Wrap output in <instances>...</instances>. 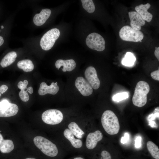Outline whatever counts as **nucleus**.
Masks as SVG:
<instances>
[{
	"instance_id": "1",
	"label": "nucleus",
	"mask_w": 159,
	"mask_h": 159,
	"mask_svg": "<svg viewBox=\"0 0 159 159\" xmlns=\"http://www.w3.org/2000/svg\"><path fill=\"white\" fill-rule=\"evenodd\" d=\"M102 126L106 132L110 135L118 133L120 125L117 117L112 111L107 110L103 113L101 118Z\"/></svg>"
},
{
	"instance_id": "2",
	"label": "nucleus",
	"mask_w": 159,
	"mask_h": 159,
	"mask_svg": "<svg viewBox=\"0 0 159 159\" xmlns=\"http://www.w3.org/2000/svg\"><path fill=\"white\" fill-rule=\"evenodd\" d=\"M150 90L149 85L146 82L143 81L138 82L132 98L134 105L139 107L144 106L147 102V95Z\"/></svg>"
},
{
	"instance_id": "3",
	"label": "nucleus",
	"mask_w": 159,
	"mask_h": 159,
	"mask_svg": "<svg viewBox=\"0 0 159 159\" xmlns=\"http://www.w3.org/2000/svg\"><path fill=\"white\" fill-rule=\"evenodd\" d=\"M33 141L36 146L45 155L54 157L57 155L58 150L56 145L47 139L37 136L34 138Z\"/></svg>"
},
{
	"instance_id": "4",
	"label": "nucleus",
	"mask_w": 159,
	"mask_h": 159,
	"mask_svg": "<svg viewBox=\"0 0 159 159\" xmlns=\"http://www.w3.org/2000/svg\"><path fill=\"white\" fill-rule=\"evenodd\" d=\"M119 35L123 40L134 42L141 41L144 37L141 31L135 30L128 25L122 27L120 30Z\"/></svg>"
},
{
	"instance_id": "5",
	"label": "nucleus",
	"mask_w": 159,
	"mask_h": 159,
	"mask_svg": "<svg viewBox=\"0 0 159 159\" xmlns=\"http://www.w3.org/2000/svg\"><path fill=\"white\" fill-rule=\"evenodd\" d=\"M60 35L59 30L56 28L48 31L41 39L40 44L42 48L45 51L50 50L53 47Z\"/></svg>"
},
{
	"instance_id": "6",
	"label": "nucleus",
	"mask_w": 159,
	"mask_h": 159,
	"mask_svg": "<svg viewBox=\"0 0 159 159\" xmlns=\"http://www.w3.org/2000/svg\"><path fill=\"white\" fill-rule=\"evenodd\" d=\"M86 43L90 48L98 51H102L105 49V42L103 38L100 34L93 32L87 36Z\"/></svg>"
},
{
	"instance_id": "7",
	"label": "nucleus",
	"mask_w": 159,
	"mask_h": 159,
	"mask_svg": "<svg viewBox=\"0 0 159 159\" xmlns=\"http://www.w3.org/2000/svg\"><path fill=\"white\" fill-rule=\"evenodd\" d=\"M42 118L45 123L54 125L60 123L63 120V116L62 113L59 110L49 109L43 113Z\"/></svg>"
},
{
	"instance_id": "8",
	"label": "nucleus",
	"mask_w": 159,
	"mask_h": 159,
	"mask_svg": "<svg viewBox=\"0 0 159 159\" xmlns=\"http://www.w3.org/2000/svg\"><path fill=\"white\" fill-rule=\"evenodd\" d=\"M18 110V107L16 104L10 103L6 100L0 101V117L14 116L17 114Z\"/></svg>"
},
{
	"instance_id": "9",
	"label": "nucleus",
	"mask_w": 159,
	"mask_h": 159,
	"mask_svg": "<svg viewBox=\"0 0 159 159\" xmlns=\"http://www.w3.org/2000/svg\"><path fill=\"white\" fill-rule=\"evenodd\" d=\"M85 76L87 81L95 90L98 89L100 86V81L95 68L92 66L87 67L85 72Z\"/></svg>"
},
{
	"instance_id": "10",
	"label": "nucleus",
	"mask_w": 159,
	"mask_h": 159,
	"mask_svg": "<svg viewBox=\"0 0 159 159\" xmlns=\"http://www.w3.org/2000/svg\"><path fill=\"white\" fill-rule=\"evenodd\" d=\"M75 85L81 94L84 96H89L93 92V88L83 77H79L77 78L75 81Z\"/></svg>"
},
{
	"instance_id": "11",
	"label": "nucleus",
	"mask_w": 159,
	"mask_h": 159,
	"mask_svg": "<svg viewBox=\"0 0 159 159\" xmlns=\"http://www.w3.org/2000/svg\"><path fill=\"white\" fill-rule=\"evenodd\" d=\"M102 138L103 135L100 130H97L94 132L90 133L86 137V145L87 148L89 149H93Z\"/></svg>"
},
{
	"instance_id": "12",
	"label": "nucleus",
	"mask_w": 159,
	"mask_h": 159,
	"mask_svg": "<svg viewBox=\"0 0 159 159\" xmlns=\"http://www.w3.org/2000/svg\"><path fill=\"white\" fill-rule=\"evenodd\" d=\"M59 90L57 82H52L49 86H48L45 82H42L40 85L38 92L40 95H45L47 94L54 95L58 92Z\"/></svg>"
},
{
	"instance_id": "13",
	"label": "nucleus",
	"mask_w": 159,
	"mask_h": 159,
	"mask_svg": "<svg viewBox=\"0 0 159 159\" xmlns=\"http://www.w3.org/2000/svg\"><path fill=\"white\" fill-rule=\"evenodd\" d=\"M128 15L131 27L135 30L140 31L141 29V27L145 24V21L136 11L129 12Z\"/></svg>"
},
{
	"instance_id": "14",
	"label": "nucleus",
	"mask_w": 159,
	"mask_h": 159,
	"mask_svg": "<svg viewBox=\"0 0 159 159\" xmlns=\"http://www.w3.org/2000/svg\"><path fill=\"white\" fill-rule=\"evenodd\" d=\"M51 11L49 9H42L39 14H36L34 17L33 21L37 26L43 25L50 16Z\"/></svg>"
},
{
	"instance_id": "15",
	"label": "nucleus",
	"mask_w": 159,
	"mask_h": 159,
	"mask_svg": "<svg viewBox=\"0 0 159 159\" xmlns=\"http://www.w3.org/2000/svg\"><path fill=\"white\" fill-rule=\"evenodd\" d=\"M150 6L151 5L149 3L145 4H141L136 6L135 9L144 21L150 22L153 17L152 14L148 11V10Z\"/></svg>"
},
{
	"instance_id": "16",
	"label": "nucleus",
	"mask_w": 159,
	"mask_h": 159,
	"mask_svg": "<svg viewBox=\"0 0 159 159\" xmlns=\"http://www.w3.org/2000/svg\"><path fill=\"white\" fill-rule=\"evenodd\" d=\"M55 65L58 69H59L61 67L63 66L62 71L66 72L72 71L76 67V64L74 60L72 59L66 60L59 59L56 61Z\"/></svg>"
},
{
	"instance_id": "17",
	"label": "nucleus",
	"mask_w": 159,
	"mask_h": 159,
	"mask_svg": "<svg viewBox=\"0 0 159 159\" xmlns=\"http://www.w3.org/2000/svg\"><path fill=\"white\" fill-rule=\"evenodd\" d=\"M63 134L65 138L70 142L73 147L77 148L82 147V140L79 139L75 138L74 135L69 129H65L64 131Z\"/></svg>"
},
{
	"instance_id": "18",
	"label": "nucleus",
	"mask_w": 159,
	"mask_h": 159,
	"mask_svg": "<svg viewBox=\"0 0 159 159\" xmlns=\"http://www.w3.org/2000/svg\"><path fill=\"white\" fill-rule=\"evenodd\" d=\"M17 56L16 53L14 51L9 52L1 60L0 63L1 66L3 68L9 66L15 61Z\"/></svg>"
},
{
	"instance_id": "19",
	"label": "nucleus",
	"mask_w": 159,
	"mask_h": 159,
	"mask_svg": "<svg viewBox=\"0 0 159 159\" xmlns=\"http://www.w3.org/2000/svg\"><path fill=\"white\" fill-rule=\"evenodd\" d=\"M18 67L25 72L32 71L34 68L32 61L29 59H25L19 61L17 63Z\"/></svg>"
},
{
	"instance_id": "20",
	"label": "nucleus",
	"mask_w": 159,
	"mask_h": 159,
	"mask_svg": "<svg viewBox=\"0 0 159 159\" xmlns=\"http://www.w3.org/2000/svg\"><path fill=\"white\" fill-rule=\"evenodd\" d=\"M68 127L73 135L78 139L81 138L85 134L83 131L75 122H70L68 125Z\"/></svg>"
},
{
	"instance_id": "21",
	"label": "nucleus",
	"mask_w": 159,
	"mask_h": 159,
	"mask_svg": "<svg viewBox=\"0 0 159 159\" xmlns=\"http://www.w3.org/2000/svg\"><path fill=\"white\" fill-rule=\"evenodd\" d=\"M14 148V143L12 140H4L0 145V151L3 153H9Z\"/></svg>"
},
{
	"instance_id": "22",
	"label": "nucleus",
	"mask_w": 159,
	"mask_h": 159,
	"mask_svg": "<svg viewBox=\"0 0 159 159\" xmlns=\"http://www.w3.org/2000/svg\"><path fill=\"white\" fill-rule=\"evenodd\" d=\"M147 146L152 156L156 159H159V149L158 146L151 141L147 142Z\"/></svg>"
},
{
	"instance_id": "23",
	"label": "nucleus",
	"mask_w": 159,
	"mask_h": 159,
	"mask_svg": "<svg viewBox=\"0 0 159 159\" xmlns=\"http://www.w3.org/2000/svg\"><path fill=\"white\" fill-rule=\"evenodd\" d=\"M136 60V58L133 54L130 52H127L124 57L122 59V64L126 66H131L133 65Z\"/></svg>"
},
{
	"instance_id": "24",
	"label": "nucleus",
	"mask_w": 159,
	"mask_h": 159,
	"mask_svg": "<svg viewBox=\"0 0 159 159\" xmlns=\"http://www.w3.org/2000/svg\"><path fill=\"white\" fill-rule=\"evenodd\" d=\"M82 6L84 9L88 13L93 12L95 9V7L92 0H81Z\"/></svg>"
},
{
	"instance_id": "25",
	"label": "nucleus",
	"mask_w": 159,
	"mask_h": 159,
	"mask_svg": "<svg viewBox=\"0 0 159 159\" xmlns=\"http://www.w3.org/2000/svg\"><path fill=\"white\" fill-rule=\"evenodd\" d=\"M128 93L126 92H123L116 94L113 96L112 99L114 101L119 102L128 98Z\"/></svg>"
},
{
	"instance_id": "26",
	"label": "nucleus",
	"mask_w": 159,
	"mask_h": 159,
	"mask_svg": "<svg viewBox=\"0 0 159 159\" xmlns=\"http://www.w3.org/2000/svg\"><path fill=\"white\" fill-rule=\"evenodd\" d=\"M27 90H21L19 92V95L21 99L23 101L26 102L29 100V96Z\"/></svg>"
},
{
	"instance_id": "27",
	"label": "nucleus",
	"mask_w": 159,
	"mask_h": 159,
	"mask_svg": "<svg viewBox=\"0 0 159 159\" xmlns=\"http://www.w3.org/2000/svg\"><path fill=\"white\" fill-rule=\"evenodd\" d=\"M101 159H111V156L109 152L106 150H103L101 153Z\"/></svg>"
},
{
	"instance_id": "28",
	"label": "nucleus",
	"mask_w": 159,
	"mask_h": 159,
	"mask_svg": "<svg viewBox=\"0 0 159 159\" xmlns=\"http://www.w3.org/2000/svg\"><path fill=\"white\" fill-rule=\"evenodd\" d=\"M150 75L153 79L159 81V70H157L152 72Z\"/></svg>"
},
{
	"instance_id": "29",
	"label": "nucleus",
	"mask_w": 159,
	"mask_h": 159,
	"mask_svg": "<svg viewBox=\"0 0 159 159\" xmlns=\"http://www.w3.org/2000/svg\"><path fill=\"white\" fill-rule=\"evenodd\" d=\"M141 138L140 136L137 137L135 140V146L136 148H139L141 146Z\"/></svg>"
},
{
	"instance_id": "30",
	"label": "nucleus",
	"mask_w": 159,
	"mask_h": 159,
	"mask_svg": "<svg viewBox=\"0 0 159 159\" xmlns=\"http://www.w3.org/2000/svg\"><path fill=\"white\" fill-rule=\"evenodd\" d=\"M129 138V135L128 133H126L125 134L124 136L122 137L121 140V142L123 144L126 143L128 140Z\"/></svg>"
},
{
	"instance_id": "31",
	"label": "nucleus",
	"mask_w": 159,
	"mask_h": 159,
	"mask_svg": "<svg viewBox=\"0 0 159 159\" xmlns=\"http://www.w3.org/2000/svg\"><path fill=\"white\" fill-rule=\"evenodd\" d=\"M18 88L21 90H25L27 89L26 86L25 85L22 81H20L19 82L17 85Z\"/></svg>"
},
{
	"instance_id": "32",
	"label": "nucleus",
	"mask_w": 159,
	"mask_h": 159,
	"mask_svg": "<svg viewBox=\"0 0 159 159\" xmlns=\"http://www.w3.org/2000/svg\"><path fill=\"white\" fill-rule=\"evenodd\" d=\"M8 87L6 85H3L0 87V91L1 94H3L8 89Z\"/></svg>"
},
{
	"instance_id": "33",
	"label": "nucleus",
	"mask_w": 159,
	"mask_h": 159,
	"mask_svg": "<svg viewBox=\"0 0 159 159\" xmlns=\"http://www.w3.org/2000/svg\"><path fill=\"white\" fill-rule=\"evenodd\" d=\"M154 54L155 56L157 58L158 61H159V47L156 49L155 51Z\"/></svg>"
},
{
	"instance_id": "34",
	"label": "nucleus",
	"mask_w": 159,
	"mask_h": 159,
	"mask_svg": "<svg viewBox=\"0 0 159 159\" xmlns=\"http://www.w3.org/2000/svg\"><path fill=\"white\" fill-rule=\"evenodd\" d=\"M27 91H28L29 93L30 94H32L33 93V87H29L27 88Z\"/></svg>"
},
{
	"instance_id": "35",
	"label": "nucleus",
	"mask_w": 159,
	"mask_h": 159,
	"mask_svg": "<svg viewBox=\"0 0 159 159\" xmlns=\"http://www.w3.org/2000/svg\"><path fill=\"white\" fill-rule=\"evenodd\" d=\"M4 42V40L3 37L1 36H0V46H1L3 44Z\"/></svg>"
},
{
	"instance_id": "36",
	"label": "nucleus",
	"mask_w": 159,
	"mask_h": 159,
	"mask_svg": "<svg viewBox=\"0 0 159 159\" xmlns=\"http://www.w3.org/2000/svg\"><path fill=\"white\" fill-rule=\"evenodd\" d=\"M4 139L2 135L0 133V145L3 142Z\"/></svg>"
},
{
	"instance_id": "37",
	"label": "nucleus",
	"mask_w": 159,
	"mask_h": 159,
	"mask_svg": "<svg viewBox=\"0 0 159 159\" xmlns=\"http://www.w3.org/2000/svg\"><path fill=\"white\" fill-rule=\"evenodd\" d=\"M23 82L24 84L26 86H27L28 84V81L26 80H24Z\"/></svg>"
},
{
	"instance_id": "38",
	"label": "nucleus",
	"mask_w": 159,
	"mask_h": 159,
	"mask_svg": "<svg viewBox=\"0 0 159 159\" xmlns=\"http://www.w3.org/2000/svg\"><path fill=\"white\" fill-rule=\"evenodd\" d=\"M73 159H84L80 157H76L74 158Z\"/></svg>"
},
{
	"instance_id": "39",
	"label": "nucleus",
	"mask_w": 159,
	"mask_h": 159,
	"mask_svg": "<svg viewBox=\"0 0 159 159\" xmlns=\"http://www.w3.org/2000/svg\"><path fill=\"white\" fill-rule=\"evenodd\" d=\"M25 159H36L34 158H26Z\"/></svg>"
},
{
	"instance_id": "40",
	"label": "nucleus",
	"mask_w": 159,
	"mask_h": 159,
	"mask_svg": "<svg viewBox=\"0 0 159 159\" xmlns=\"http://www.w3.org/2000/svg\"><path fill=\"white\" fill-rule=\"evenodd\" d=\"M1 28L2 29H3L4 28V27L3 25L1 26Z\"/></svg>"
},
{
	"instance_id": "41",
	"label": "nucleus",
	"mask_w": 159,
	"mask_h": 159,
	"mask_svg": "<svg viewBox=\"0 0 159 159\" xmlns=\"http://www.w3.org/2000/svg\"><path fill=\"white\" fill-rule=\"evenodd\" d=\"M1 94L0 91V96H1Z\"/></svg>"
},
{
	"instance_id": "42",
	"label": "nucleus",
	"mask_w": 159,
	"mask_h": 159,
	"mask_svg": "<svg viewBox=\"0 0 159 159\" xmlns=\"http://www.w3.org/2000/svg\"><path fill=\"white\" fill-rule=\"evenodd\" d=\"M0 32H1V30H0Z\"/></svg>"
}]
</instances>
